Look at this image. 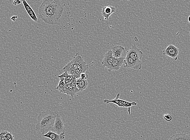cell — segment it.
Listing matches in <instances>:
<instances>
[{
	"label": "cell",
	"instance_id": "6",
	"mask_svg": "<svg viewBox=\"0 0 190 140\" xmlns=\"http://www.w3.org/2000/svg\"><path fill=\"white\" fill-rule=\"evenodd\" d=\"M163 55L168 56L175 60H177L179 54V49L173 45H170L163 50Z\"/></svg>",
	"mask_w": 190,
	"mask_h": 140
},
{
	"label": "cell",
	"instance_id": "12",
	"mask_svg": "<svg viewBox=\"0 0 190 140\" xmlns=\"http://www.w3.org/2000/svg\"><path fill=\"white\" fill-rule=\"evenodd\" d=\"M125 57L121 58H115L110 67L108 69L109 72H111L113 70L118 71L119 70L120 68L124 63V60Z\"/></svg>",
	"mask_w": 190,
	"mask_h": 140
},
{
	"label": "cell",
	"instance_id": "5",
	"mask_svg": "<svg viewBox=\"0 0 190 140\" xmlns=\"http://www.w3.org/2000/svg\"><path fill=\"white\" fill-rule=\"evenodd\" d=\"M76 82V78L75 77L71 82L65 84V93H64L73 97L75 94L78 93L80 91L77 89Z\"/></svg>",
	"mask_w": 190,
	"mask_h": 140
},
{
	"label": "cell",
	"instance_id": "19",
	"mask_svg": "<svg viewBox=\"0 0 190 140\" xmlns=\"http://www.w3.org/2000/svg\"><path fill=\"white\" fill-rule=\"evenodd\" d=\"M60 81L58 85L56 88V89L58 90L61 93H65V78H59Z\"/></svg>",
	"mask_w": 190,
	"mask_h": 140
},
{
	"label": "cell",
	"instance_id": "23",
	"mask_svg": "<svg viewBox=\"0 0 190 140\" xmlns=\"http://www.w3.org/2000/svg\"><path fill=\"white\" fill-rule=\"evenodd\" d=\"M22 2V1H14L13 2V4L15 5V6H16V5L21 4Z\"/></svg>",
	"mask_w": 190,
	"mask_h": 140
},
{
	"label": "cell",
	"instance_id": "13",
	"mask_svg": "<svg viewBox=\"0 0 190 140\" xmlns=\"http://www.w3.org/2000/svg\"><path fill=\"white\" fill-rule=\"evenodd\" d=\"M42 137H46L50 140H63L65 138V133H63L59 134L53 131L48 132L46 134L42 135Z\"/></svg>",
	"mask_w": 190,
	"mask_h": 140
},
{
	"label": "cell",
	"instance_id": "25",
	"mask_svg": "<svg viewBox=\"0 0 190 140\" xmlns=\"http://www.w3.org/2000/svg\"><path fill=\"white\" fill-rule=\"evenodd\" d=\"M0 140H7L5 136H0Z\"/></svg>",
	"mask_w": 190,
	"mask_h": 140
},
{
	"label": "cell",
	"instance_id": "9",
	"mask_svg": "<svg viewBox=\"0 0 190 140\" xmlns=\"http://www.w3.org/2000/svg\"><path fill=\"white\" fill-rule=\"evenodd\" d=\"M103 58L104 59H103L102 62H101L102 64L104 67L109 69L114 59V57L112 50H109V51L107 52L104 55Z\"/></svg>",
	"mask_w": 190,
	"mask_h": 140
},
{
	"label": "cell",
	"instance_id": "22",
	"mask_svg": "<svg viewBox=\"0 0 190 140\" xmlns=\"http://www.w3.org/2000/svg\"><path fill=\"white\" fill-rule=\"evenodd\" d=\"M5 137H6L7 139V140L10 139V138H14V136H13L11 133H9V132H8L6 136H5Z\"/></svg>",
	"mask_w": 190,
	"mask_h": 140
},
{
	"label": "cell",
	"instance_id": "7",
	"mask_svg": "<svg viewBox=\"0 0 190 140\" xmlns=\"http://www.w3.org/2000/svg\"><path fill=\"white\" fill-rule=\"evenodd\" d=\"M65 128L64 123L62 118L58 113H57L53 126V132L61 134V133H65Z\"/></svg>",
	"mask_w": 190,
	"mask_h": 140
},
{
	"label": "cell",
	"instance_id": "11",
	"mask_svg": "<svg viewBox=\"0 0 190 140\" xmlns=\"http://www.w3.org/2000/svg\"><path fill=\"white\" fill-rule=\"evenodd\" d=\"M116 12V8L112 6H106L103 8L101 11V14L104 20H107L111 15Z\"/></svg>",
	"mask_w": 190,
	"mask_h": 140
},
{
	"label": "cell",
	"instance_id": "18",
	"mask_svg": "<svg viewBox=\"0 0 190 140\" xmlns=\"http://www.w3.org/2000/svg\"><path fill=\"white\" fill-rule=\"evenodd\" d=\"M120 101L122 104L123 105L124 107L128 108V112L129 114H131V107L133 106H136L137 103L135 102H129L128 101L123 100L120 99Z\"/></svg>",
	"mask_w": 190,
	"mask_h": 140
},
{
	"label": "cell",
	"instance_id": "2",
	"mask_svg": "<svg viewBox=\"0 0 190 140\" xmlns=\"http://www.w3.org/2000/svg\"><path fill=\"white\" fill-rule=\"evenodd\" d=\"M57 114L56 112L49 110L40 113L36 125V131L44 135L53 131Z\"/></svg>",
	"mask_w": 190,
	"mask_h": 140
},
{
	"label": "cell",
	"instance_id": "27",
	"mask_svg": "<svg viewBox=\"0 0 190 140\" xmlns=\"http://www.w3.org/2000/svg\"><path fill=\"white\" fill-rule=\"evenodd\" d=\"M14 138H10V139H9L7 140H14Z\"/></svg>",
	"mask_w": 190,
	"mask_h": 140
},
{
	"label": "cell",
	"instance_id": "15",
	"mask_svg": "<svg viewBox=\"0 0 190 140\" xmlns=\"http://www.w3.org/2000/svg\"><path fill=\"white\" fill-rule=\"evenodd\" d=\"M76 85L80 91H83L88 87L89 83L87 80L81 79V78L76 79Z\"/></svg>",
	"mask_w": 190,
	"mask_h": 140
},
{
	"label": "cell",
	"instance_id": "16",
	"mask_svg": "<svg viewBox=\"0 0 190 140\" xmlns=\"http://www.w3.org/2000/svg\"><path fill=\"white\" fill-rule=\"evenodd\" d=\"M169 140H190V135L183 133H178L172 136Z\"/></svg>",
	"mask_w": 190,
	"mask_h": 140
},
{
	"label": "cell",
	"instance_id": "24",
	"mask_svg": "<svg viewBox=\"0 0 190 140\" xmlns=\"http://www.w3.org/2000/svg\"><path fill=\"white\" fill-rule=\"evenodd\" d=\"M18 18V16H13L12 17L11 20H12L13 21V22H15L16 20Z\"/></svg>",
	"mask_w": 190,
	"mask_h": 140
},
{
	"label": "cell",
	"instance_id": "10",
	"mask_svg": "<svg viewBox=\"0 0 190 140\" xmlns=\"http://www.w3.org/2000/svg\"><path fill=\"white\" fill-rule=\"evenodd\" d=\"M112 50L115 58H121L126 57L127 53H126L125 49L121 45H116L113 46L112 48Z\"/></svg>",
	"mask_w": 190,
	"mask_h": 140
},
{
	"label": "cell",
	"instance_id": "14",
	"mask_svg": "<svg viewBox=\"0 0 190 140\" xmlns=\"http://www.w3.org/2000/svg\"><path fill=\"white\" fill-rule=\"evenodd\" d=\"M22 3L29 16L35 22H37L38 20V18H37V15H36L33 9H32L31 7L29 5L28 2H27V1H25V0H23Z\"/></svg>",
	"mask_w": 190,
	"mask_h": 140
},
{
	"label": "cell",
	"instance_id": "8",
	"mask_svg": "<svg viewBox=\"0 0 190 140\" xmlns=\"http://www.w3.org/2000/svg\"><path fill=\"white\" fill-rule=\"evenodd\" d=\"M124 64L125 67L132 68L135 70H140L141 69V63H139L135 61L130 57L127 55L124 60Z\"/></svg>",
	"mask_w": 190,
	"mask_h": 140
},
{
	"label": "cell",
	"instance_id": "1",
	"mask_svg": "<svg viewBox=\"0 0 190 140\" xmlns=\"http://www.w3.org/2000/svg\"><path fill=\"white\" fill-rule=\"evenodd\" d=\"M64 5L59 0H45L39 8V18L49 25H59Z\"/></svg>",
	"mask_w": 190,
	"mask_h": 140
},
{
	"label": "cell",
	"instance_id": "28",
	"mask_svg": "<svg viewBox=\"0 0 190 140\" xmlns=\"http://www.w3.org/2000/svg\"><path fill=\"white\" fill-rule=\"evenodd\" d=\"M189 36H190V34H189Z\"/></svg>",
	"mask_w": 190,
	"mask_h": 140
},
{
	"label": "cell",
	"instance_id": "26",
	"mask_svg": "<svg viewBox=\"0 0 190 140\" xmlns=\"http://www.w3.org/2000/svg\"><path fill=\"white\" fill-rule=\"evenodd\" d=\"M188 22H189V23L190 24V15L189 16L188 18Z\"/></svg>",
	"mask_w": 190,
	"mask_h": 140
},
{
	"label": "cell",
	"instance_id": "3",
	"mask_svg": "<svg viewBox=\"0 0 190 140\" xmlns=\"http://www.w3.org/2000/svg\"><path fill=\"white\" fill-rule=\"evenodd\" d=\"M89 68V66L84 60L79 53H76L73 59L64 67L63 70L67 72L69 74L76 77V79L80 78L82 73H85Z\"/></svg>",
	"mask_w": 190,
	"mask_h": 140
},
{
	"label": "cell",
	"instance_id": "17",
	"mask_svg": "<svg viewBox=\"0 0 190 140\" xmlns=\"http://www.w3.org/2000/svg\"><path fill=\"white\" fill-rule=\"evenodd\" d=\"M120 96V94L119 93H118V94H117V95H116V98H114V99L111 100H109L108 99H105L103 101H104V103L105 104H109L110 103H114L115 104L119 107H124L123 105L122 104V103L120 101V99L119 98Z\"/></svg>",
	"mask_w": 190,
	"mask_h": 140
},
{
	"label": "cell",
	"instance_id": "21",
	"mask_svg": "<svg viewBox=\"0 0 190 140\" xmlns=\"http://www.w3.org/2000/svg\"><path fill=\"white\" fill-rule=\"evenodd\" d=\"M88 78H89V75L86 74V73H82V74H81V76H80V78L81 79L87 80Z\"/></svg>",
	"mask_w": 190,
	"mask_h": 140
},
{
	"label": "cell",
	"instance_id": "4",
	"mask_svg": "<svg viewBox=\"0 0 190 140\" xmlns=\"http://www.w3.org/2000/svg\"><path fill=\"white\" fill-rule=\"evenodd\" d=\"M127 55L130 57L135 61L141 63L143 53L141 50L136 47V45H133L131 48L127 52Z\"/></svg>",
	"mask_w": 190,
	"mask_h": 140
},
{
	"label": "cell",
	"instance_id": "20",
	"mask_svg": "<svg viewBox=\"0 0 190 140\" xmlns=\"http://www.w3.org/2000/svg\"><path fill=\"white\" fill-rule=\"evenodd\" d=\"M164 118L166 121L169 122L172 119V117L169 114H165L164 115Z\"/></svg>",
	"mask_w": 190,
	"mask_h": 140
}]
</instances>
